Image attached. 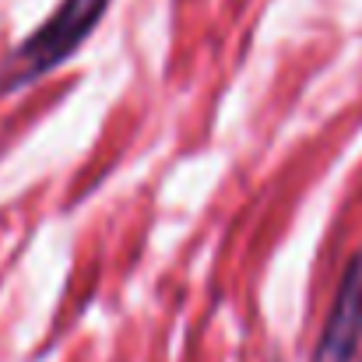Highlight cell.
Listing matches in <instances>:
<instances>
[{"mask_svg": "<svg viewBox=\"0 0 362 362\" xmlns=\"http://www.w3.org/2000/svg\"><path fill=\"white\" fill-rule=\"evenodd\" d=\"M106 7L110 0H60L49 11V18L28 39H21L0 64V92H18L46 78L64 60H71L81 49V42L99 28Z\"/></svg>", "mask_w": 362, "mask_h": 362, "instance_id": "obj_1", "label": "cell"}, {"mask_svg": "<svg viewBox=\"0 0 362 362\" xmlns=\"http://www.w3.org/2000/svg\"><path fill=\"white\" fill-rule=\"evenodd\" d=\"M362 341V253H356L338 281L331 313L313 345L310 362H352Z\"/></svg>", "mask_w": 362, "mask_h": 362, "instance_id": "obj_2", "label": "cell"}]
</instances>
